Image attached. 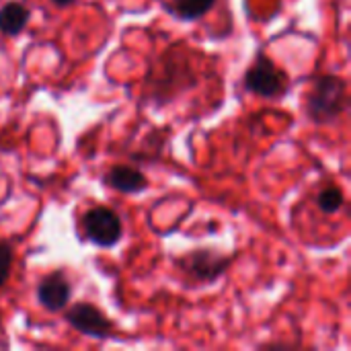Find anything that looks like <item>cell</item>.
<instances>
[{"instance_id": "1", "label": "cell", "mask_w": 351, "mask_h": 351, "mask_svg": "<svg viewBox=\"0 0 351 351\" xmlns=\"http://www.w3.org/2000/svg\"><path fill=\"white\" fill-rule=\"evenodd\" d=\"M346 82L337 76H323L317 80L308 97V115L317 123H329L346 111Z\"/></svg>"}, {"instance_id": "2", "label": "cell", "mask_w": 351, "mask_h": 351, "mask_svg": "<svg viewBox=\"0 0 351 351\" xmlns=\"http://www.w3.org/2000/svg\"><path fill=\"white\" fill-rule=\"evenodd\" d=\"M286 74L265 56H259L245 76V86L261 97H280L286 90Z\"/></svg>"}, {"instance_id": "3", "label": "cell", "mask_w": 351, "mask_h": 351, "mask_svg": "<svg viewBox=\"0 0 351 351\" xmlns=\"http://www.w3.org/2000/svg\"><path fill=\"white\" fill-rule=\"evenodd\" d=\"M84 232L99 247H113L121 237V220L107 208H95L84 216Z\"/></svg>"}, {"instance_id": "4", "label": "cell", "mask_w": 351, "mask_h": 351, "mask_svg": "<svg viewBox=\"0 0 351 351\" xmlns=\"http://www.w3.org/2000/svg\"><path fill=\"white\" fill-rule=\"evenodd\" d=\"M66 321L72 325V329H76L78 333L82 335H88V337H95V339H105L111 335L113 331V325L111 321L93 304H86V302H78L74 304L68 315H66Z\"/></svg>"}, {"instance_id": "5", "label": "cell", "mask_w": 351, "mask_h": 351, "mask_svg": "<svg viewBox=\"0 0 351 351\" xmlns=\"http://www.w3.org/2000/svg\"><path fill=\"white\" fill-rule=\"evenodd\" d=\"M37 300L47 311H62L70 300V284L62 271L43 278L37 286Z\"/></svg>"}, {"instance_id": "6", "label": "cell", "mask_w": 351, "mask_h": 351, "mask_svg": "<svg viewBox=\"0 0 351 351\" xmlns=\"http://www.w3.org/2000/svg\"><path fill=\"white\" fill-rule=\"evenodd\" d=\"M226 263H228V259H224L212 251H195L185 259V269L189 274H193L197 280L212 282L224 271Z\"/></svg>"}, {"instance_id": "7", "label": "cell", "mask_w": 351, "mask_h": 351, "mask_svg": "<svg viewBox=\"0 0 351 351\" xmlns=\"http://www.w3.org/2000/svg\"><path fill=\"white\" fill-rule=\"evenodd\" d=\"M105 181L109 187H113L121 193H136V191L146 189V185H148L146 177L132 167H113Z\"/></svg>"}, {"instance_id": "8", "label": "cell", "mask_w": 351, "mask_h": 351, "mask_svg": "<svg viewBox=\"0 0 351 351\" xmlns=\"http://www.w3.org/2000/svg\"><path fill=\"white\" fill-rule=\"evenodd\" d=\"M29 23V8L21 2H8L0 8V33L19 35Z\"/></svg>"}, {"instance_id": "9", "label": "cell", "mask_w": 351, "mask_h": 351, "mask_svg": "<svg viewBox=\"0 0 351 351\" xmlns=\"http://www.w3.org/2000/svg\"><path fill=\"white\" fill-rule=\"evenodd\" d=\"M214 2L216 0H171L173 10L185 21H195L204 16L214 6Z\"/></svg>"}, {"instance_id": "10", "label": "cell", "mask_w": 351, "mask_h": 351, "mask_svg": "<svg viewBox=\"0 0 351 351\" xmlns=\"http://www.w3.org/2000/svg\"><path fill=\"white\" fill-rule=\"evenodd\" d=\"M319 210L325 212V214H335L337 210H341L343 206V193L339 187H329V189H323L319 193Z\"/></svg>"}, {"instance_id": "11", "label": "cell", "mask_w": 351, "mask_h": 351, "mask_svg": "<svg viewBox=\"0 0 351 351\" xmlns=\"http://www.w3.org/2000/svg\"><path fill=\"white\" fill-rule=\"evenodd\" d=\"M10 265H12V249L8 243H0V288L8 280Z\"/></svg>"}, {"instance_id": "12", "label": "cell", "mask_w": 351, "mask_h": 351, "mask_svg": "<svg viewBox=\"0 0 351 351\" xmlns=\"http://www.w3.org/2000/svg\"><path fill=\"white\" fill-rule=\"evenodd\" d=\"M53 4H58V6H68V4H72L74 0H51Z\"/></svg>"}]
</instances>
